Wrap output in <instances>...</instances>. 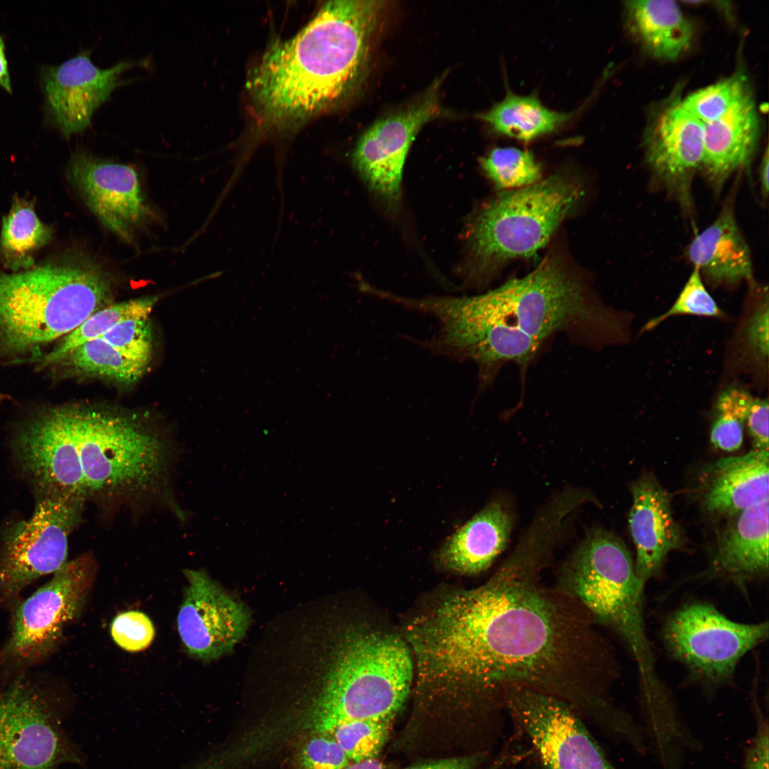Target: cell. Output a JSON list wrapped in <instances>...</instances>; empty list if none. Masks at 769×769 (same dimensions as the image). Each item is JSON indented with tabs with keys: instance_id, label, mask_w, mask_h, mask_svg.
Segmentation results:
<instances>
[{
	"instance_id": "1",
	"label": "cell",
	"mask_w": 769,
	"mask_h": 769,
	"mask_svg": "<svg viewBox=\"0 0 769 769\" xmlns=\"http://www.w3.org/2000/svg\"><path fill=\"white\" fill-rule=\"evenodd\" d=\"M555 543L527 529L484 584L441 600L407 627L417 684L456 695L483 715L505 712V691L523 686L560 699L582 716L602 706L611 656L589 614L541 572Z\"/></svg>"
},
{
	"instance_id": "2",
	"label": "cell",
	"mask_w": 769,
	"mask_h": 769,
	"mask_svg": "<svg viewBox=\"0 0 769 769\" xmlns=\"http://www.w3.org/2000/svg\"><path fill=\"white\" fill-rule=\"evenodd\" d=\"M417 308L439 325L437 334L423 340V348L474 362L483 386L506 362L525 370L557 333L574 334L593 344L616 339L623 328L617 315L595 301L582 280L554 255L526 276L483 294L426 296Z\"/></svg>"
},
{
	"instance_id": "3",
	"label": "cell",
	"mask_w": 769,
	"mask_h": 769,
	"mask_svg": "<svg viewBox=\"0 0 769 769\" xmlns=\"http://www.w3.org/2000/svg\"><path fill=\"white\" fill-rule=\"evenodd\" d=\"M383 2H325L296 35L274 43L247 88L257 114L272 125L304 120L335 105L364 70Z\"/></svg>"
},
{
	"instance_id": "4",
	"label": "cell",
	"mask_w": 769,
	"mask_h": 769,
	"mask_svg": "<svg viewBox=\"0 0 769 769\" xmlns=\"http://www.w3.org/2000/svg\"><path fill=\"white\" fill-rule=\"evenodd\" d=\"M341 632L311 647L300 696L282 717L287 735L330 733L355 720H393L406 701L414 669L409 645L387 632Z\"/></svg>"
},
{
	"instance_id": "5",
	"label": "cell",
	"mask_w": 769,
	"mask_h": 769,
	"mask_svg": "<svg viewBox=\"0 0 769 769\" xmlns=\"http://www.w3.org/2000/svg\"><path fill=\"white\" fill-rule=\"evenodd\" d=\"M113 281L92 258L0 273V352L36 357L108 299Z\"/></svg>"
},
{
	"instance_id": "6",
	"label": "cell",
	"mask_w": 769,
	"mask_h": 769,
	"mask_svg": "<svg viewBox=\"0 0 769 769\" xmlns=\"http://www.w3.org/2000/svg\"><path fill=\"white\" fill-rule=\"evenodd\" d=\"M644 585L623 542L601 528L590 530L560 570V592L579 604L596 624L614 631L638 666L642 688L661 684L644 623Z\"/></svg>"
},
{
	"instance_id": "7",
	"label": "cell",
	"mask_w": 769,
	"mask_h": 769,
	"mask_svg": "<svg viewBox=\"0 0 769 769\" xmlns=\"http://www.w3.org/2000/svg\"><path fill=\"white\" fill-rule=\"evenodd\" d=\"M71 415L85 502L136 498L164 484L170 450L158 434L107 412L71 405Z\"/></svg>"
},
{
	"instance_id": "8",
	"label": "cell",
	"mask_w": 769,
	"mask_h": 769,
	"mask_svg": "<svg viewBox=\"0 0 769 769\" xmlns=\"http://www.w3.org/2000/svg\"><path fill=\"white\" fill-rule=\"evenodd\" d=\"M582 194L575 178L561 172L492 199L477 214L469 229L473 273L484 276L509 260L534 254Z\"/></svg>"
},
{
	"instance_id": "9",
	"label": "cell",
	"mask_w": 769,
	"mask_h": 769,
	"mask_svg": "<svg viewBox=\"0 0 769 769\" xmlns=\"http://www.w3.org/2000/svg\"><path fill=\"white\" fill-rule=\"evenodd\" d=\"M96 572L95 559L83 554L13 607L9 634L0 649V670L7 681L56 650L66 627L80 615Z\"/></svg>"
},
{
	"instance_id": "10",
	"label": "cell",
	"mask_w": 769,
	"mask_h": 769,
	"mask_svg": "<svg viewBox=\"0 0 769 769\" xmlns=\"http://www.w3.org/2000/svg\"><path fill=\"white\" fill-rule=\"evenodd\" d=\"M56 694L40 678L19 675L0 691V769L85 768V756L66 733Z\"/></svg>"
},
{
	"instance_id": "11",
	"label": "cell",
	"mask_w": 769,
	"mask_h": 769,
	"mask_svg": "<svg viewBox=\"0 0 769 769\" xmlns=\"http://www.w3.org/2000/svg\"><path fill=\"white\" fill-rule=\"evenodd\" d=\"M31 516L12 524L0 545V607L11 610L21 593L68 560V538L82 519L76 497L36 493Z\"/></svg>"
},
{
	"instance_id": "12",
	"label": "cell",
	"mask_w": 769,
	"mask_h": 769,
	"mask_svg": "<svg viewBox=\"0 0 769 769\" xmlns=\"http://www.w3.org/2000/svg\"><path fill=\"white\" fill-rule=\"evenodd\" d=\"M663 637L671 654L703 684L732 679L741 659L768 637V623L730 619L711 604L686 605L667 619Z\"/></svg>"
},
{
	"instance_id": "13",
	"label": "cell",
	"mask_w": 769,
	"mask_h": 769,
	"mask_svg": "<svg viewBox=\"0 0 769 769\" xmlns=\"http://www.w3.org/2000/svg\"><path fill=\"white\" fill-rule=\"evenodd\" d=\"M505 712L524 735L541 769H616L568 703L523 686H509Z\"/></svg>"
},
{
	"instance_id": "14",
	"label": "cell",
	"mask_w": 769,
	"mask_h": 769,
	"mask_svg": "<svg viewBox=\"0 0 769 769\" xmlns=\"http://www.w3.org/2000/svg\"><path fill=\"white\" fill-rule=\"evenodd\" d=\"M438 80L419 101L377 120L360 137L352 163L371 192L389 211L397 210L409 148L420 129L439 113Z\"/></svg>"
},
{
	"instance_id": "15",
	"label": "cell",
	"mask_w": 769,
	"mask_h": 769,
	"mask_svg": "<svg viewBox=\"0 0 769 769\" xmlns=\"http://www.w3.org/2000/svg\"><path fill=\"white\" fill-rule=\"evenodd\" d=\"M187 580L177 617L188 654L209 661L229 653L245 637L251 613L204 570H184Z\"/></svg>"
},
{
	"instance_id": "16",
	"label": "cell",
	"mask_w": 769,
	"mask_h": 769,
	"mask_svg": "<svg viewBox=\"0 0 769 769\" xmlns=\"http://www.w3.org/2000/svg\"><path fill=\"white\" fill-rule=\"evenodd\" d=\"M67 177L92 213L125 242L153 217L136 169L85 151L73 155Z\"/></svg>"
},
{
	"instance_id": "17",
	"label": "cell",
	"mask_w": 769,
	"mask_h": 769,
	"mask_svg": "<svg viewBox=\"0 0 769 769\" xmlns=\"http://www.w3.org/2000/svg\"><path fill=\"white\" fill-rule=\"evenodd\" d=\"M14 445L19 464L36 493L83 501L70 405L36 413L20 429Z\"/></svg>"
},
{
	"instance_id": "18",
	"label": "cell",
	"mask_w": 769,
	"mask_h": 769,
	"mask_svg": "<svg viewBox=\"0 0 769 769\" xmlns=\"http://www.w3.org/2000/svg\"><path fill=\"white\" fill-rule=\"evenodd\" d=\"M137 65L124 61L102 69L91 61L90 51L85 50L61 64L45 66L41 86L47 119L67 139L84 131L95 111L126 83L122 73Z\"/></svg>"
},
{
	"instance_id": "19",
	"label": "cell",
	"mask_w": 769,
	"mask_h": 769,
	"mask_svg": "<svg viewBox=\"0 0 769 769\" xmlns=\"http://www.w3.org/2000/svg\"><path fill=\"white\" fill-rule=\"evenodd\" d=\"M652 172L684 202L696 172L701 168L703 124L681 101L664 109L654 120L645 142Z\"/></svg>"
},
{
	"instance_id": "20",
	"label": "cell",
	"mask_w": 769,
	"mask_h": 769,
	"mask_svg": "<svg viewBox=\"0 0 769 769\" xmlns=\"http://www.w3.org/2000/svg\"><path fill=\"white\" fill-rule=\"evenodd\" d=\"M629 525L636 549L635 572L644 585L659 570L665 558L681 545L667 492L653 478L644 476L632 487Z\"/></svg>"
},
{
	"instance_id": "21",
	"label": "cell",
	"mask_w": 769,
	"mask_h": 769,
	"mask_svg": "<svg viewBox=\"0 0 769 769\" xmlns=\"http://www.w3.org/2000/svg\"><path fill=\"white\" fill-rule=\"evenodd\" d=\"M512 526L507 508L500 501H493L446 540L439 551V562L456 573L479 574L503 551Z\"/></svg>"
},
{
	"instance_id": "22",
	"label": "cell",
	"mask_w": 769,
	"mask_h": 769,
	"mask_svg": "<svg viewBox=\"0 0 769 769\" xmlns=\"http://www.w3.org/2000/svg\"><path fill=\"white\" fill-rule=\"evenodd\" d=\"M703 124L701 168L716 186L746 167L756 147L759 120L750 95L722 117Z\"/></svg>"
},
{
	"instance_id": "23",
	"label": "cell",
	"mask_w": 769,
	"mask_h": 769,
	"mask_svg": "<svg viewBox=\"0 0 769 769\" xmlns=\"http://www.w3.org/2000/svg\"><path fill=\"white\" fill-rule=\"evenodd\" d=\"M768 501L733 516L718 536L713 572L741 582L768 574Z\"/></svg>"
},
{
	"instance_id": "24",
	"label": "cell",
	"mask_w": 769,
	"mask_h": 769,
	"mask_svg": "<svg viewBox=\"0 0 769 769\" xmlns=\"http://www.w3.org/2000/svg\"><path fill=\"white\" fill-rule=\"evenodd\" d=\"M688 256L694 267L716 283L753 281L750 249L729 204L694 238Z\"/></svg>"
},
{
	"instance_id": "25",
	"label": "cell",
	"mask_w": 769,
	"mask_h": 769,
	"mask_svg": "<svg viewBox=\"0 0 769 769\" xmlns=\"http://www.w3.org/2000/svg\"><path fill=\"white\" fill-rule=\"evenodd\" d=\"M768 450L722 459L713 466L703 496L706 510L733 516L768 498Z\"/></svg>"
},
{
	"instance_id": "26",
	"label": "cell",
	"mask_w": 769,
	"mask_h": 769,
	"mask_svg": "<svg viewBox=\"0 0 769 769\" xmlns=\"http://www.w3.org/2000/svg\"><path fill=\"white\" fill-rule=\"evenodd\" d=\"M625 6L629 28L654 57L674 60L689 48L692 26L676 1H628Z\"/></svg>"
},
{
	"instance_id": "27",
	"label": "cell",
	"mask_w": 769,
	"mask_h": 769,
	"mask_svg": "<svg viewBox=\"0 0 769 769\" xmlns=\"http://www.w3.org/2000/svg\"><path fill=\"white\" fill-rule=\"evenodd\" d=\"M571 116L570 113L550 110L535 95H520L509 91L502 100L478 117L499 134L529 141L555 131Z\"/></svg>"
},
{
	"instance_id": "28",
	"label": "cell",
	"mask_w": 769,
	"mask_h": 769,
	"mask_svg": "<svg viewBox=\"0 0 769 769\" xmlns=\"http://www.w3.org/2000/svg\"><path fill=\"white\" fill-rule=\"evenodd\" d=\"M51 237V229L40 220L33 205L16 199L1 229L0 249L6 265L15 271L30 268L33 253Z\"/></svg>"
},
{
	"instance_id": "29",
	"label": "cell",
	"mask_w": 769,
	"mask_h": 769,
	"mask_svg": "<svg viewBox=\"0 0 769 769\" xmlns=\"http://www.w3.org/2000/svg\"><path fill=\"white\" fill-rule=\"evenodd\" d=\"M53 365L63 367L73 374L100 377L122 384L137 382L147 370L100 338L73 349Z\"/></svg>"
},
{
	"instance_id": "30",
	"label": "cell",
	"mask_w": 769,
	"mask_h": 769,
	"mask_svg": "<svg viewBox=\"0 0 769 769\" xmlns=\"http://www.w3.org/2000/svg\"><path fill=\"white\" fill-rule=\"evenodd\" d=\"M158 300L157 296L135 298L100 308L89 316L51 352L39 360L38 368L51 367L69 351L98 338L121 321L148 317Z\"/></svg>"
},
{
	"instance_id": "31",
	"label": "cell",
	"mask_w": 769,
	"mask_h": 769,
	"mask_svg": "<svg viewBox=\"0 0 769 769\" xmlns=\"http://www.w3.org/2000/svg\"><path fill=\"white\" fill-rule=\"evenodd\" d=\"M485 174L498 189L527 187L539 182L540 164L527 150L496 147L481 160Z\"/></svg>"
},
{
	"instance_id": "32",
	"label": "cell",
	"mask_w": 769,
	"mask_h": 769,
	"mask_svg": "<svg viewBox=\"0 0 769 769\" xmlns=\"http://www.w3.org/2000/svg\"><path fill=\"white\" fill-rule=\"evenodd\" d=\"M753 399L749 392L738 387H729L718 396L711 431V441L716 448L731 451L741 446L743 424Z\"/></svg>"
},
{
	"instance_id": "33",
	"label": "cell",
	"mask_w": 769,
	"mask_h": 769,
	"mask_svg": "<svg viewBox=\"0 0 769 769\" xmlns=\"http://www.w3.org/2000/svg\"><path fill=\"white\" fill-rule=\"evenodd\" d=\"M749 95L745 77L735 74L691 93L681 103L696 118L707 122L722 117Z\"/></svg>"
},
{
	"instance_id": "34",
	"label": "cell",
	"mask_w": 769,
	"mask_h": 769,
	"mask_svg": "<svg viewBox=\"0 0 769 769\" xmlns=\"http://www.w3.org/2000/svg\"><path fill=\"white\" fill-rule=\"evenodd\" d=\"M387 719H362L342 723L330 733L350 762L375 758L387 741L392 722Z\"/></svg>"
},
{
	"instance_id": "35",
	"label": "cell",
	"mask_w": 769,
	"mask_h": 769,
	"mask_svg": "<svg viewBox=\"0 0 769 769\" xmlns=\"http://www.w3.org/2000/svg\"><path fill=\"white\" fill-rule=\"evenodd\" d=\"M100 338L129 360L147 367L152 353V330L148 317L121 321Z\"/></svg>"
},
{
	"instance_id": "36",
	"label": "cell",
	"mask_w": 769,
	"mask_h": 769,
	"mask_svg": "<svg viewBox=\"0 0 769 769\" xmlns=\"http://www.w3.org/2000/svg\"><path fill=\"white\" fill-rule=\"evenodd\" d=\"M701 273L694 267L686 283L672 306L664 313L649 320L643 330H650L669 317L693 315L719 317L723 312L706 290Z\"/></svg>"
},
{
	"instance_id": "37",
	"label": "cell",
	"mask_w": 769,
	"mask_h": 769,
	"mask_svg": "<svg viewBox=\"0 0 769 769\" xmlns=\"http://www.w3.org/2000/svg\"><path fill=\"white\" fill-rule=\"evenodd\" d=\"M300 769H345L350 763L330 733L308 735L298 753Z\"/></svg>"
},
{
	"instance_id": "38",
	"label": "cell",
	"mask_w": 769,
	"mask_h": 769,
	"mask_svg": "<svg viewBox=\"0 0 769 769\" xmlns=\"http://www.w3.org/2000/svg\"><path fill=\"white\" fill-rule=\"evenodd\" d=\"M110 633L120 647L136 652L147 649L151 644L155 631L147 614L132 610L122 612L113 619Z\"/></svg>"
},
{
	"instance_id": "39",
	"label": "cell",
	"mask_w": 769,
	"mask_h": 769,
	"mask_svg": "<svg viewBox=\"0 0 769 769\" xmlns=\"http://www.w3.org/2000/svg\"><path fill=\"white\" fill-rule=\"evenodd\" d=\"M756 729L744 756V769H768V721L758 702L753 704Z\"/></svg>"
},
{
	"instance_id": "40",
	"label": "cell",
	"mask_w": 769,
	"mask_h": 769,
	"mask_svg": "<svg viewBox=\"0 0 769 769\" xmlns=\"http://www.w3.org/2000/svg\"><path fill=\"white\" fill-rule=\"evenodd\" d=\"M746 334L753 352L761 357H766L768 353V294L750 318Z\"/></svg>"
},
{
	"instance_id": "41",
	"label": "cell",
	"mask_w": 769,
	"mask_h": 769,
	"mask_svg": "<svg viewBox=\"0 0 769 769\" xmlns=\"http://www.w3.org/2000/svg\"><path fill=\"white\" fill-rule=\"evenodd\" d=\"M768 402L753 399L746 421L755 449L768 450Z\"/></svg>"
},
{
	"instance_id": "42",
	"label": "cell",
	"mask_w": 769,
	"mask_h": 769,
	"mask_svg": "<svg viewBox=\"0 0 769 769\" xmlns=\"http://www.w3.org/2000/svg\"><path fill=\"white\" fill-rule=\"evenodd\" d=\"M481 758L480 755H471L428 762L407 769H476Z\"/></svg>"
},
{
	"instance_id": "43",
	"label": "cell",
	"mask_w": 769,
	"mask_h": 769,
	"mask_svg": "<svg viewBox=\"0 0 769 769\" xmlns=\"http://www.w3.org/2000/svg\"><path fill=\"white\" fill-rule=\"evenodd\" d=\"M0 86L9 93H12L8 62L5 54V43L0 35Z\"/></svg>"
},
{
	"instance_id": "44",
	"label": "cell",
	"mask_w": 769,
	"mask_h": 769,
	"mask_svg": "<svg viewBox=\"0 0 769 769\" xmlns=\"http://www.w3.org/2000/svg\"><path fill=\"white\" fill-rule=\"evenodd\" d=\"M758 171L759 184L761 195L763 198H766L768 194L769 188V154L768 148L766 149L765 153L761 160Z\"/></svg>"
},
{
	"instance_id": "45",
	"label": "cell",
	"mask_w": 769,
	"mask_h": 769,
	"mask_svg": "<svg viewBox=\"0 0 769 769\" xmlns=\"http://www.w3.org/2000/svg\"><path fill=\"white\" fill-rule=\"evenodd\" d=\"M345 769H387L377 758L358 762H350Z\"/></svg>"
}]
</instances>
